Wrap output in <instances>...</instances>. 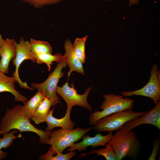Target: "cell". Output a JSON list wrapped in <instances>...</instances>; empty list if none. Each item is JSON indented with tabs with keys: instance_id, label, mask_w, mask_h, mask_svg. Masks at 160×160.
<instances>
[{
	"instance_id": "obj_1",
	"label": "cell",
	"mask_w": 160,
	"mask_h": 160,
	"mask_svg": "<svg viewBox=\"0 0 160 160\" xmlns=\"http://www.w3.org/2000/svg\"><path fill=\"white\" fill-rule=\"evenodd\" d=\"M31 119L24 112L22 106L17 105L11 109L7 108L0 124V130L2 134L16 129L20 132L18 136L21 137L23 132H31L37 134L41 144H46L49 137L50 131H43L35 127L31 122Z\"/></svg>"
},
{
	"instance_id": "obj_2",
	"label": "cell",
	"mask_w": 160,
	"mask_h": 160,
	"mask_svg": "<svg viewBox=\"0 0 160 160\" xmlns=\"http://www.w3.org/2000/svg\"><path fill=\"white\" fill-rule=\"evenodd\" d=\"M108 143L112 146L116 160L129 157L136 160L141 148V145L135 132L131 130L125 132L116 131Z\"/></svg>"
},
{
	"instance_id": "obj_3",
	"label": "cell",
	"mask_w": 160,
	"mask_h": 160,
	"mask_svg": "<svg viewBox=\"0 0 160 160\" xmlns=\"http://www.w3.org/2000/svg\"><path fill=\"white\" fill-rule=\"evenodd\" d=\"M103 97L104 100L100 107L102 110H96L89 116L90 126H94L97 121L105 116L126 109H132L134 105L133 99L127 97L124 98L122 95L111 93L104 95Z\"/></svg>"
},
{
	"instance_id": "obj_4",
	"label": "cell",
	"mask_w": 160,
	"mask_h": 160,
	"mask_svg": "<svg viewBox=\"0 0 160 160\" xmlns=\"http://www.w3.org/2000/svg\"><path fill=\"white\" fill-rule=\"evenodd\" d=\"M93 129V127L85 129L77 128L71 130L61 128L50 131L49 137L46 144L51 145L53 155H55L58 152L62 153Z\"/></svg>"
},
{
	"instance_id": "obj_5",
	"label": "cell",
	"mask_w": 160,
	"mask_h": 160,
	"mask_svg": "<svg viewBox=\"0 0 160 160\" xmlns=\"http://www.w3.org/2000/svg\"><path fill=\"white\" fill-rule=\"evenodd\" d=\"M147 111L137 112L132 109H127L115 113L98 120L93 129L100 133L104 131L109 132L117 131L129 120L143 115Z\"/></svg>"
},
{
	"instance_id": "obj_6",
	"label": "cell",
	"mask_w": 160,
	"mask_h": 160,
	"mask_svg": "<svg viewBox=\"0 0 160 160\" xmlns=\"http://www.w3.org/2000/svg\"><path fill=\"white\" fill-rule=\"evenodd\" d=\"M67 65L66 60L64 59L62 60L44 81L39 84L32 83L31 84V88L41 92L46 97L51 100L53 106L60 103V98L56 94V88L59 80L64 76V73L62 70Z\"/></svg>"
},
{
	"instance_id": "obj_7",
	"label": "cell",
	"mask_w": 160,
	"mask_h": 160,
	"mask_svg": "<svg viewBox=\"0 0 160 160\" xmlns=\"http://www.w3.org/2000/svg\"><path fill=\"white\" fill-rule=\"evenodd\" d=\"M151 75L148 83L142 88L130 91H122L123 96L140 95L151 99L155 104L160 101V71L157 64L153 65L150 71Z\"/></svg>"
},
{
	"instance_id": "obj_8",
	"label": "cell",
	"mask_w": 160,
	"mask_h": 160,
	"mask_svg": "<svg viewBox=\"0 0 160 160\" xmlns=\"http://www.w3.org/2000/svg\"><path fill=\"white\" fill-rule=\"evenodd\" d=\"M68 81L62 87L57 86L56 93L65 101L67 107L72 108L75 105H78L92 112V108L87 102L88 96L92 87H89L84 94L79 95L73 87H71L69 86Z\"/></svg>"
},
{
	"instance_id": "obj_9",
	"label": "cell",
	"mask_w": 160,
	"mask_h": 160,
	"mask_svg": "<svg viewBox=\"0 0 160 160\" xmlns=\"http://www.w3.org/2000/svg\"><path fill=\"white\" fill-rule=\"evenodd\" d=\"M16 54L15 57L12 59V63L15 67V72L12 73L21 88L31 90L34 89L29 86L26 82H23L19 76V68L21 63L25 60H29L34 63L36 62L34 55L31 51L29 46V41H25L21 37L18 43L16 44Z\"/></svg>"
},
{
	"instance_id": "obj_10",
	"label": "cell",
	"mask_w": 160,
	"mask_h": 160,
	"mask_svg": "<svg viewBox=\"0 0 160 160\" xmlns=\"http://www.w3.org/2000/svg\"><path fill=\"white\" fill-rule=\"evenodd\" d=\"M144 124L153 125L160 129V101L150 111L127 122L119 130L122 132H126Z\"/></svg>"
},
{
	"instance_id": "obj_11",
	"label": "cell",
	"mask_w": 160,
	"mask_h": 160,
	"mask_svg": "<svg viewBox=\"0 0 160 160\" xmlns=\"http://www.w3.org/2000/svg\"><path fill=\"white\" fill-rule=\"evenodd\" d=\"M112 132H109L106 135L103 136L99 133L94 137H91L89 134L85 135L81 138L82 141L80 143H74L67 149V151H73L77 150L80 152L87 149V147L92 146V148L99 146H105L111 140L113 136Z\"/></svg>"
},
{
	"instance_id": "obj_12",
	"label": "cell",
	"mask_w": 160,
	"mask_h": 160,
	"mask_svg": "<svg viewBox=\"0 0 160 160\" xmlns=\"http://www.w3.org/2000/svg\"><path fill=\"white\" fill-rule=\"evenodd\" d=\"M55 107L50 110L47 117L46 122L47 126L46 131H51L54 128L59 127L68 130L73 129L75 123L72 121L70 118V114L72 108L67 107L66 113L62 118L57 119L54 117L53 113Z\"/></svg>"
},
{
	"instance_id": "obj_13",
	"label": "cell",
	"mask_w": 160,
	"mask_h": 160,
	"mask_svg": "<svg viewBox=\"0 0 160 160\" xmlns=\"http://www.w3.org/2000/svg\"><path fill=\"white\" fill-rule=\"evenodd\" d=\"M0 52V71L4 73L9 72V66L11 60L14 58L16 54V41L13 39L7 38Z\"/></svg>"
},
{
	"instance_id": "obj_14",
	"label": "cell",
	"mask_w": 160,
	"mask_h": 160,
	"mask_svg": "<svg viewBox=\"0 0 160 160\" xmlns=\"http://www.w3.org/2000/svg\"><path fill=\"white\" fill-rule=\"evenodd\" d=\"M64 46L65 52L63 55L68 65L69 71L68 73V77L72 71H75L84 74L82 63L76 57L73 52L72 42L69 39L65 42Z\"/></svg>"
},
{
	"instance_id": "obj_15",
	"label": "cell",
	"mask_w": 160,
	"mask_h": 160,
	"mask_svg": "<svg viewBox=\"0 0 160 160\" xmlns=\"http://www.w3.org/2000/svg\"><path fill=\"white\" fill-rule=\"evenodd\" d=\"M15 82H17V81L13 76H7L5 73L0 71V93L9 92L14 96L15 102H21L24 104L27 99L15 89Z\"/></svg>"
},
{
	"instance_id": "obj_16",
	"label": "cell",
	"mask_w": 160,
	"mask_h": 160,
	"mask_svg": "<svg viewBox=\"0 0 160 160\" xmlns=\"http://www.w3.org/2000/svg\"><path fill=\"white\" fill-rule=\"evenodd\" d=\"M52 105H53L52 101L45 97L31 116V119L37 125L46 122L50 108Z\"/></svg>"
},
{
	"instance_id": "obj_17",
	"label": "cell",
	"mask_w": 160,
	"mask_h": 160,
	"mask_svg": "<svg viewBox=\"0 0 160 160\" xmlns=\"http://www.w3.org/2000/svg\"><path fill=\"white\" fill-rule=\"evenodd\" d=\"M45 97V96L41 92L38 91L32 97L24 103V105L22 106L23 109L28 117L31 119Z\"/></svg>"
},
{
	"instance_id": "obj_18",
	"label": "cell",
	"mask_w": 160,
	"mask_h": 160,
	"mask_svg": "<svg viewBox=\"0 0 160 160\" xmlns=\"http://www.w3.org/2000/svg\"><path fill=\"white\" fill-rule=\"evenodd\" d=\"M17 132V130L14 129L9 132L2 134L0 130V160L5 159L7 155V153L2 149H6L12 145L14 140L17 137L15 134Z\"/></svg>"
},
{
	"instance_id": "obj_19",
	"label": "cell",
	"mask_w": 160,
	"mask_h": 160,
	"mask_svg": "<svg viewBox=\"0 0 160 160\" xmlns=\"http://www.w3.org/2000/svg\"><path fill=\"white\" fill-rule=\"evenodd\" d=\"M30 49L34 54H52V48L47 42L31 38L29 41Z\"/></svg>"
},
{
	"instance_id": "obj_20",
	"label": "cell",
	"mask_w": 160,
	"mask_h": 160,
	"mask_svg": "<svg viewBox=\"0 0 160 160\" xmlns=\"http://www.w3.org/2000/svg\"><path fill=\"white\" fill-rule=\"evenodd\" d=\"M34 56L36 62L38 63H45L47 65L49 71H50L51 65L53 64V62L58 63L64 58V55L59 53L54 55L47 53L35 54Z\"/></svg>"
},
{
	"instance_id": "obj_21",
	"label": "cell",
	"mask_w": 160,
	"mask_h": 160,
	"mask_svg": "<svg viewBox=\"0 0 160 160\" xmlns=\"http://www.w3.org/2000/svg\"><path fill=\"white\" fill-rule=\"evenodd\" d=\"M87 37L88 36L86 35L83 37L77 38L72 44L74 53L82 64L85 62V45Z\"/></svg>"
},
{
	"instance_id": "obj_22",
	"label": "cell",
	"mask_w": 160,
	"mask_h": 160,
	"mask_svg": "<svg viewBox=\"0 0 160 160\" xmlns=\"http://www.w3.org/2000/svg\"><path fill=\"white\" fill-rule=\"evenodd\" d=\"M106 147L103 149H100L97 150H92L89 152L87 153H82L79 158L80 159L88 155L94 153L97 154L96 156L101 155L104 157L106 160H116V157L115 151L112 146L108 143L105 145Z\"/></svg>"
},
{
	"instance_id": "obj_23",
	"label": "cell",
	"mask_w": 160,
	"mask_h": 160,
	"mask_svg": "<svg viewBox=\"0 0 160 160\" xmlns=\"http://www.w3.org/2000/svg\"><path fill=\"white\" fill-rule=\"evenodd\" d=\"M76 152L70 151L68 153L63 154L58 152L55 156H53V153L50 146L47 153L44 155L40 156L39 159L41 160H69L76 154Z\"/></svg>"
},
{
	"instance_id": "obj_24",
	"label": "cell",
	"mask_w": 160,
	"mask_h": 160,
	"mask_svg": "<svg viewBox=\"0 0 160 160\" xmlns=\"http://www.w3.org/2000/svg\"><path fill=\"white\" fill-rule=\"evenodd\" d=\"M63 0H22L36 9H41L44 6L57 4Z\"/></svg>"
},
{
	"instance_id": "obj_25",
	"label": "cell",
	"mask_w": 160,
	"mask_h": 160,
	"mask_svg": "<svg viewBox=\"0 0 160 160\" xmlns=\"http://www.w3.org/2000/svg\"><path fill=\"white\" fill-rule=\"evenodd\" d=\"M160 143L159 139L156 140L153 143V148L152 152L150 157L148 159V160H155L159 149Z\"/></svg>"
},
{
	"instance_id": "obj_26",
	"label": "cell",
	"mask_w": 160,
	"mask_h": 160,
	"mask_svg": "<svg viewBox=\"0 0 160 160\" xmlns=\"http://www.w3.org/2000/svg\"><path fill=\"white\" fill-rule=\"evenodd\" d=\"M5 39H3L1 35L0 34V52L5 43Z\"/></svg>"
},
{
	"instance_id": "obj_27",
	"label": "cell",
	"mask_w": 160,
	"mask_h": 160,
	"mask_svg": "<svg viewBox=\"0 0 160 160\" xmlns=\"http://www.w3.org/2000/svg\"><path fill=\"white\" fill-rule=\"evenodd\" d=\"M103 1H108L109 0H102ZM129 5L131 4H138L139 0H129Z\"/></svg>"
}]
</instances>
